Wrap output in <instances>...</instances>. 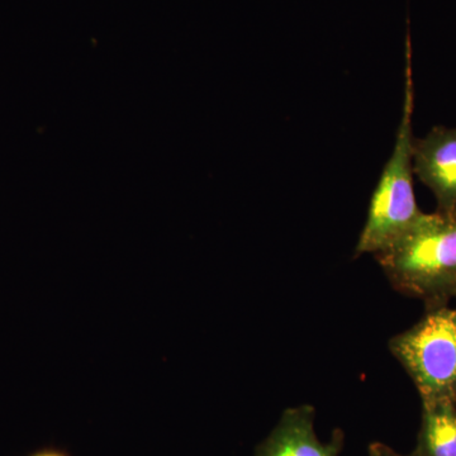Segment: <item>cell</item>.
Listing matches in <instances>:
<instances>
[{"instance_id":"obj_1","label":"cell","mask_w":456,"mask_h":456,"mask_svg":"<svg viewBox=\"0 0 456 456\" xmlns=\"http://www.w3.org/2000/svg\"><path fill=\"white\" fill-rule=\"evenodd\" d=\"M397 292L428 308L456 299V212L422 213L391 246L374 254Z\"/></svg>"},{"instance_id":"obj_2","label":"cell","mask_w":456,"mask_h":456,"mask_svg":"<svg viewBox=\"0 0 456 456\" xmlns=\"http://www.w3.org/2000/svg\"><path fill=\"white\" fill-rule=\"evenodd\" d=\"M411 69V45L407 41L406 86L403 113L397 139L389 160L371 196L367 221L360 233L355 255L377 254L397 241L422 216L413 189L412 113L413 82Z\"/></svg>"},{"instance_id":"obj_3","label":"cell","mask_w":456,"mask_h":456,"mask_svg":"<svg viewBox=\"0 0 456 456\" xmlns=\"http://www.w3.org/2000/svg\"><path fill=\"white\" fill-rule=\"evenodd\" d=\"M424 402L456 403V305H435L407 331L388 342Z\"/></svg>"},{"instance_id":"obj_4","label":"cell","mask_w":456,"mask_h":456,"mask_svg":"<svg viewBox=\"0 0 456 456\" xmlns=\"http://www.w3.org/2000/svg\"><path fill=\"white\" fill-rule=\"evenodd\" d=\"M413 174L437 203V211L456 212V127L435 126L421 139L413 140Z\"/></svg>"},{"instance_id":"obj_5","label":"cell","mask_w":456,"mask_h":456,"mask_svg":"<svg viewBox=\"0 0 456 456\" xmlns=\"http://www.w3.org/2000/svg\"><path fill=\"white\" fill-rule=\"evenodd\" d=\"M316 410L310 404L287 408L254 456H341L344 436L336 431L329 443L318 437Z\"/></svg>"},{"instance_id":"obj_6","label":"cell","mask_w":456,"mask_h":456,"mask_svg":"<svg viewBox=\"0 0 456 456\" xmlns=\"http://www.w3.org/2000/svg\"><path fill=\"white\" fill-rule=\"evenodd\" d=\"M417 456H456V403L450 399L422 403Z\"/></svg>"},{"instance_id":"obj_7","label":"cell","mask_w":456,"mask_h":456,"mask_svg":"<svg viewBox=\"0 0 456 456\" xmlns=\"http://www.w3.org/2000/svg\"><path fill=\"white\" fill-rule=\"evenodd\" d=\"M368 456H417L415 452L410 454H402V452H395L391 446L383 443H371L368 448Z\"/></svg>"},{"instance_id":"obj_8","label":"cell","mask_w":456,"mask_h":456,"mask_svg":"<svg viewBox=\"0 0 456 456\" xmlns=\"http://www.w3.org/2000/svg\"><path fill=\"white\" fill-rule=\"evenodd\" d=\"M27 456H70L65 450L57 448H42L36 450L31 454Z\"/></svg>"}]
</instances>
